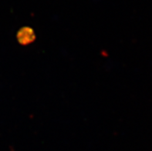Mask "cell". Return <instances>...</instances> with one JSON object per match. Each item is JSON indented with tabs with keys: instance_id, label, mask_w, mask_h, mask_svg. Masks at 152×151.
<instances>
[{
	"instance_id": "obj_1",
	"label": "cell",
	"mask_w": 152,
	"mask_h": 151,
	"mask_svg": "<svg viewBox=\"0 0 152 151\" xmlns=\"http://www.w3.org/2000/svg\"><path fill=\"white\" fill-rule=\"evenodd\" d=\"M18 39L19 41L23 44L30 43L32 41L34 40L35 35L33 32L30 29H23L18 33Z\"/></svg>"
}]
</instances>
